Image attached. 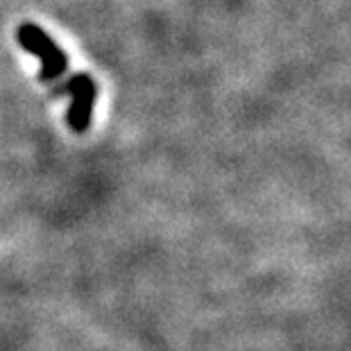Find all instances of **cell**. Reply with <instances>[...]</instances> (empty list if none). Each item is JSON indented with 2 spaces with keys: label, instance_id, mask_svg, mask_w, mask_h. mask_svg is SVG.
Returning a JSON list of instances; mask_svg holds the SVG:
<instances>
[{
  "label": "cell",
  "instance_id": "obj_1",
  "mask_svg": "<svg viewBox=\"0 0 351 351\" xmlns=\"http://www.w3.org/2000/svg\"><path fill=\"white\" fill-rule=\"evenodd\" d=\"M19 41L23 43V48L34 52L43 64V80H57L69 71V59L62 50L57 48V43L36 25H23L19 29Z\"/></svg>",
  "mask_w": 351,
  "mask_h": 351
},
{
  "label": "cell",
  "instance_id": "obj_2",
  "mask_svg": "<svg viewBox=\"0 0 351 351\" xmlns=\"http://www.w3.org/2000/svg\"><path fill=\"white\" fill-rule=\"evenodd\" d=\"M66 88L75 95V104L71 107V116H69L71 123L75 130H84V127L88 125V116H91L93 98H95L93 82L86 75H80V77H73L71 84H66Z\"/></svg>",
  "mask_w": 351,
  "mask_h": 351
}]
</instances>
